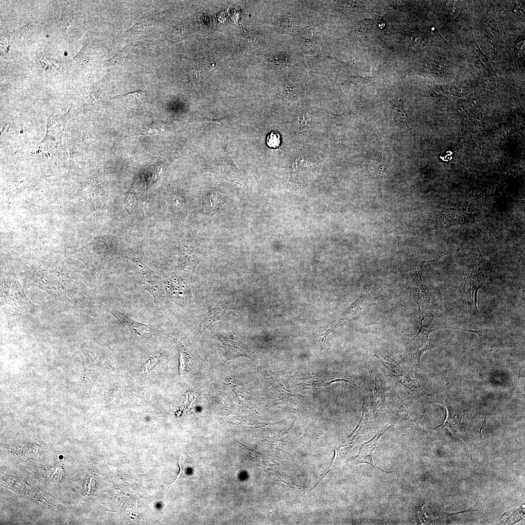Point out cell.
Segmentation results:
<instances>
[{"label":"cell","mask_w":525,"mask_h":525,"mask_svg":"<svg viewBox=\"0 0 525 525\" xmlns=\"http://www.w3.org/2000/svg\"><path fill=\"white\" fill-rule=\"evenodd\" d=\"M463 263L461 269L465 282L463 290L478 311L477 308V293L484 286L488 278L489 264L478 249L467 256Z\"/></svg>","instance_id":"1"},{"label":"cell","mask_w":525,"mask_h":525,"mask_svg":"<svg viewBox=\"0 0 525 525\" xmlns=\"http://www.w3.org/2000/svg\"><path fill=\"white\" fill-rule=\"evenodd\" d=\"M202 169L240 186L244 183L243 174L232 160L224 144L206 156L202 163Z\"/></svg>","instance_id":"2"},{"label":"cell","mask_w":525,"mask_h":525,"mask_svg":"<svg viewBox=\"0 0 525 525\" xmlns=\"http://www.w3.org/2000/svg\"><path fill=\"white\" fill-rule=\"evenodd\" d=\"M128 258L135 263L141 272L143 279L142 288L153 297L156 308L159 310L166 306L168 298L163 287V279L140 257L129 256Z\"/></svg>","instance_id":"3"},{"label":"cell","mask_w":525,"mask_h":525,"mask_svg":"<svg viewBox=\"0 0 525 525\" xmlns=\"http://www.w3.org/2000/svg\"><path fill=\"white\" fill-rule=\"evenodd\" d=\"M189 281L177 274L163 279L164 291L168 299L182 307H188L193 302Z\"/></svg>","instance_id":"4"},{"label":"cell","mask_w":525,"mask_h":525,"mask_svg":"<svg viewBox=\"0 0 525 525\" xmlns=\"http://www.w3.org/2000/svg\"><path fill=\"white\" fill-rule=\"evenodd\" d=\"M420 327L415 334L405 352V357L410 362L419 365L422 354L430 349L431 345L429 342L430 332L437 329L442 328L438 326L425 325L423 324L424 319L420 313Z\"/></svg>","instance_id":"5"},{"label":"cell","mask_w":525,"mask_h":525,"mask_svg":"<svg viewBox=\"0 0 525 525\" xmlns=\"http://www.w3.org/2000/svg\"><path fill=\"white\" fill-rule=\"evenodd\" d=\"M105 308L119 321L125 331L130 335L144 340L156 334L157 330L154 327L131 318L122 313L113 304L107 303Z\"/></svg>","instance_id":"6"},{"label":"cell","mask_w":525,"mask_h":525,"mask_svg":"<svg viewBox=\"0 0 525 525\" xmlns=\"http://www.w3.org/2000/svg\"><path fill=\"white\" fill-rule=\"evenodd\" d=\"M375 298L372 297L367 285L362 290L357 298L339 316L333 323L329 330L330 332L336 327L344 324L346 322L358 317L366 312L374 303Z\"/></svg>","instance_id":"7"},{"label":"cell","mask_w":525,"mask_h":525,"mask_svg":"<svg viewBox=\"0 0 525 525\" xmlns=\"http://www.w3.org/2000/svg\"><path fill=\"white\" fill-rule=\"evenodd\" d=\"M233 337H228L220 334H215L222 344L225 350L224 357L228 361L240 357H246L252 359L254 352L250 345L233 330Z\"/></svg>","instance_id":"8"},{"label":"cell","mask_w":525,"mask_h":525,"mask_svg":"<svg viewBox=\"0 0 525 525\" xmlns=\"http://www.w3.org/2000/svg\"><path fill=\"white\" fill-rule=\"evenodd\" d=\"M237 306L233 298H225L205 314L197 316V324L199 325L200 328L209 325L219 320L226 311L234 309Z\"/></svg>","instance_id":"9"},{"label":"cell","mask_w":525,"mask_h":525,"mask_svg":"<svg viewBox=\"0 0 525 525\" xmlns=\"http://www.w3.org/2000/svg\"><path fill=\"white\" fill-rule=\"evenodd\" d=\"M387 429H385L384 431H380L375 435V437L370 441L365 443L361 447L355 458L356 460V464L367 463L385 472H386V471L381 469L376 465L373 460V454L378 440Z\"/></svg>","instance_id":"10"},{"label":"cell","mask_w":525,"mask_h":525,"mask_svg":"<svg viewBox=\"0 0 525 525\" xmlns=\"http://www.w3.org/2000/svg\"><path fill=\"white\" fill-rule=\"evenodd\" d=\"M376 357L379 358L383 366L391 372L393 377H394L398 381L401 382L402 384H406V383L410 382V380L409 376L402 370L396 362H394L393 364V361L392 360V362H390L389 363L388 361L384 360L379 356H376Z\"/></svg>","instance_id":"11"},{"label":"cell","mask_w":525,"mask_h":525,"mask_svg":"<svg viewBox=\"0 0 525 525\" xmlns=\"http://www.w3.org/2000/svg\"><path fill=\"white\" fill-rule=\"evenodd\" d=\"M382 156L379 153L372 151L366 158V169H383V160Z\"/></svg>","instance_id":"12"},{"label":"cell","mask_w":525,"mask_h":525,"mask_svg":"<svg viewBox=\"0 0 525 525\" xmlns=\"http://www.w3.org/2000/svg\"><path fill=\"white\" fill-rule=\"evenodd\" d=\"M145 97V92L142 90H139L130 92L119 96L125 102L135 103L137 104L140 101H142Z\"/></svg>","instance_id":"13"},{"label":"cell","mask_w":525,"mask_h":525,"mask_svg":"<svg viewBox=\"0 0 525 525\" xmlns=\"http://www.w3.org/2000/svg\"><path fill=\"white\" fill-rule=\"evenodd\" d=\"M266 143L270 148H276L279 147L280 143V134L277 131H271L267 137Z\"/></svg>","instance_id":"14"},{"label":"cell","mask_w":525,"mask_h":525,"mask_svg":"<svg viewBox=\"0 0 525 525\" xmlns=\"http://www.w3.org/2000/svg\"><path fill=\"white\" fill-rule=\"evenodd\" d=\"M154 17L152 16L142 18L140 19L130 29L136 30L140 28H143L149 26L154 22Z\"/></svg>","instance_id":"15"},{"label":"cell","mask_w":525,"mask_h":525,"mask_svg":"<svg viewBox=\"0 0 525 525\" xmlns=\"http://www.w3.org/2000/svg\"><path fill=\"white\" fill-rule=\"evenodd\" d=\"M232 120V119H228V118H222V119H216V120H215V119H214V120L211 119H209V118H202V119L201 118V119H199V120L201 122H220V123H222V122L224 123V122L225 123H226V122H229Z\"/></svg>","instance_id":"16"}]
</instances>
